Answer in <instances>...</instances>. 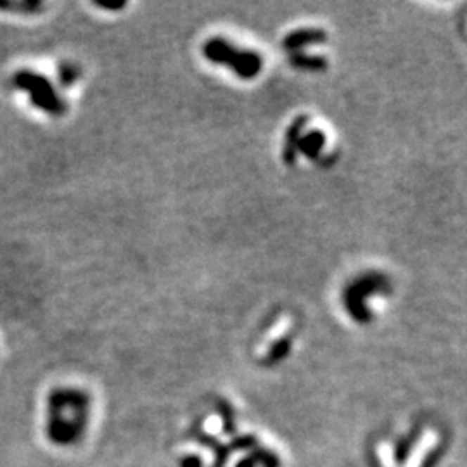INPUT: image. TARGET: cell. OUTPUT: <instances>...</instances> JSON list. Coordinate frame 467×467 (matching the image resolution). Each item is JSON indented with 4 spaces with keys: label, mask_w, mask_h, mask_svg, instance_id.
Wrapping results in <instances>:
<instances>
[{
    "label": "cell",
    "mask_w": 467,
    "mask_h": 467,
    "mask_svg": "<svg viewBox=\"0 0 467 467\" xmlns=\"http://www.w3.org/2000/svg\"><path fill=\"white\" fill-rule=\"evenodd\" d=\"M203 462L201 459L194 457V455H189V457H186L182 461V467H201Z\"/></svg>",
    "instance_id": "obj_12"
},
{
    "label": "cell",
    "mask_w": 467,
    "mask_h": 467,
    "mask_svg": "<svg viewBox=\"0 0 467 467\" xmlns=\"http://www.w3.org/2000/svg\"><path fill=\"white\" fill-rule=\"evenodd\" d=\"M289 352H291V340H281L270 350V353L267 355V360H269V364H276V362L284 359Z\"/></svg>",
    "instance_id": "obj_11"
},
{
    "label": "cell",
    "mask_w": 467,
    "mask_h": 467,
    "mask_svg": "<svg viewBox=\"0 0 467 467\" xmlns=\"http://www.w3.org/2000/svg\"><path fill=\"white\" fill-rule=\"evenodd\" d=\"M255 462H256L255 459H246V461L241 462V464L237 467H255Z\"/></svg>",
    "instance_id": "obj_13"
},
{
    "label": "cell",
    "mask_w": 467,
    "mask_h": 467,
    "mask_svg": "<svg viewBox=\"0 0 467 467\" xmlns=\"http://www.w3.org/2000/svg\"><path fill=\"white\" fill-rule=\"evenodd\" d=\"M13 89L28 96L33 108L52 118H61L66 115L68 104L59 96L56 85L42 73L32 70H20L13 75Z\"/></svg>",
    "instance_id": "obj_2"
},
{
    "label": "cell",
    "mask_w": 467,
    "mask_h": 467,
    "mask_svg": "<svg viewBox=\"0 0 467 467\" xmlns=\"http://www.w3.org/2000/svg\"><path fill=\"white\" fill-rule=\"evenodd\" d=\"M58 78H59V84L63 87H71L75 84V82L80 78V68L75 66V64L71 63H66V64H61L58 70Z\"/></svg>",
    "instance_id": "obj_9"
},
{
    "label": "cell",
    "mask_w": 467,
    "mask_h": 467,
    "mask_svg": "<svg viewBox=\"0 0 467 467\" xmlns=\"http://www.w3.org/2000/svg\"><path fill=\"white\" fill-rule=\"evenodd\" d=\"M44 9V2L39 0H6V2H0V11L4 13H20V14H37Z\"/></svg>",
    "instance_id": "obj_8"
},
{
    "label": "cell",
    "mask_w": 467,
    "mask_h": 467,
    "mask_svg": "<svg viewBox=\"0 0 467 467\" xmlns=\"http://www.w3.org/2000/svg\"><path fill=\"white\" fill-rule=\"evenodd\" d=\"M391 289L390 281H388L386 276L379 272H367L364 276H360L359 279L352 282L348 288L345 289V296H343V301H345V308L352 319L359 324H365L369 322V317H371V312L369 308L365 307L369 298H374L379 295H384Z\"/></svg>",
    "instance_id": "obj_4"
},
{
    "label": "cell",
    "mask_w": 467,
    "mask_h": 467,
    "mask_svg": "<svg viewBox=\"0 0 467 467\" xmlns=\"http://www.w3.org/2000/svg\"><path fill=\"white\" fill-rule=\"evenodd\" d=\"M326 40V33L319 28H300L295 32L289 33L284 39V49L286 51H291L293 54L300 52L303 47L314 44H322Z\"/></svg>",
    "instance_id": "obj_5"
},
{
    "label": "cell",
    "mask_w": 467,
    "mask_h": 467,
    "mask_svg": "<svg viewBox=\"0 0 467 467\" xmlns=\"http://www.w3.org/2000/svg\"><path fill=\"white\" fill-rule=\"evenodd\" d=\"M203 54L210 63L231 68L241 80H253L262 73L263 59L258 52L236 47L222 37H213L203 45Z\"/></svg>",
    "instance_id": "obj_3"
},
{
    "label": "cell",
    "mask_w": 467,
    "mask_h": 467,
    "mask_svg": "<svg viewBox=\"0 0 467 467\" xmlns=\"http://www.w3.org/2000/svg\"><path fill=\"white\" fill-rule=\"evenodd\" d=\"M291 63L295 64L296 68H301V70H312V71L322 70V68L326 66V61H324V59L312 58V56H305V54H293Z\"/></svg>",
    "instance_id": "obj_10"
},
{
    "label": "cell",
    "mask_w": 467,
    "mask_h": 467,
    "mask_svg": "<svg viewBox=\"0 0 467 467\" xmlns=\"http://www.w3.org/2000/svg\"><path fill=\"white\" fill-rule=\"evenodd\" d=\"M90 419L89 393L77 386H58L45 400V436L56 447H73L84 438Z\"/></svg>",
    "instance_id": "obj_1"
},
{
    "label": "cell",
    "mask_w": 467,
    "mask_h": 467,
    "mask_svg": "<svg viewBox=\"0 0 467 467\" xmlns=\"http://www.w3.org/2000/svg\"><path fill=\"white\" fill-rule=\"evenodd\" d=\"M305 123H307V118H298L291 125V128L286 132L284 161H288V163H293V161H295V156L298 154V144H300V139L301 135H303Z\"/></svg>",
    "instance_id": "obj_7"
},
{
    "label": "cell",
    "mask_w": 467,
    "mask_h": 467,
    "mask_svg": "<svg viewBox=\"0 0 467 467\" xmlns=\"http://www.w3.org/2000/svg\"><path fill=\"white\" fill-rule=\"evenodd\" d=\"M326 146V135L320 130H312L308 134H303L300 139V144H298V153H301L303 156L315 160L319 156L320 151Z\"/></svg>",
    "instance_id": "obj_6"
}]
</instances>
